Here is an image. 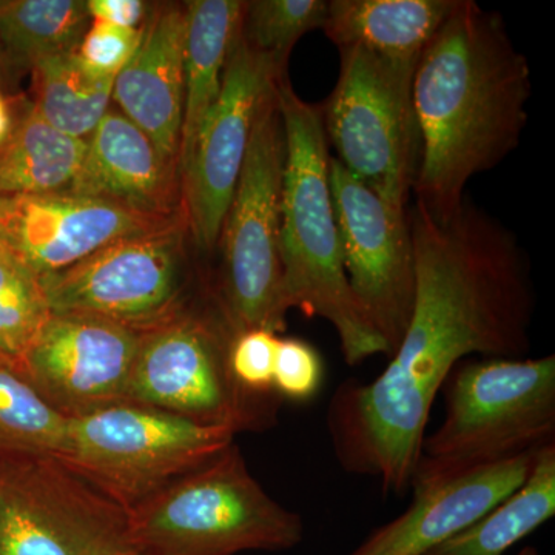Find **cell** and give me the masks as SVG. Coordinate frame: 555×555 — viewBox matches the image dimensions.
<instances>
[{
  "label": "cell",
  "mask_w": 555,
  "mask_h": 555,
  "mask_svg": "<svg viewBox=\"0 0 555 555\" xmlns=\"http://www.w3.org/2000/svg\"><path fill=\"white\" fill-rule=\"evenodd\" d=\"M415 255L411 321L385 371L339 387L328 430L341 465L404 494L437 393L463 358H525L534 292L513 230L473 201L437 219L408 208Z\"/></svg>",
  "instance_id": "obj_1"
},
{
  "label": "cell",
  "mask_w": 555,
  "mask_h": 555,
  "mask_svg": "<svg viewBox=\"0 0 555 555\" xmlns=\"http://www.w3.org/2000/svg\"><path fill=\"white\" fill-rule=\"evenodd\" d=\"M412 94L420 131L412 193L444 221L465 203L467 182L520 144L531 69L499 13L456 0L420 54Z\"/></svg>",
  "instance_id": "obj_2"
},
{
  "label": "cell",
  "mask_w": 555,
  "mask_h": 555,
  "mask_svg": "<svg viewBox=\"0 0 555 555\" xmlns=\"http://www.w3.org/2000/svg\"><path fill=\"white\" fill-rule=\"evenodd\" d=\"M278 104L286 131L280 229L284 309L331 323L349 366L387 356L385 341L361 315L343 268L321 104L301 100L288 78L278 80Z\"/></svg>",
  "instance_id": "obj_3"
},
{
  "label": "cell",
  "mask_w": 555,
  "mask_h": 555,
  "mask_svg": "<svg viewBox=\"0 0 555 555\" xmlns=\"http://www.w3.org/2000/svg\"><path fill=\"white\" fill-rule=\"evenodd\" d=\"M305 521L251 476L235 443L127 511L134 555H235L302 542Z\"/></svg>",
  "instance_id": "obj_4"
},
{
  "label": "cell",
  "mask_w": 555,
  "mask_h": 555,
  "mask_svg": "<svg viewBox=\"0 0 555 555\" xmlns=\"http://www.w3.org/2000/svg\"><path fill=\"white\" fill-rule=\"evenodd\" d=\"M441 390L444 420L423 438L414 476L488 465L555 443L554 356L460 363Z\"/></svg>",
  "instance_id": "obj_5"
},
{
  "label": "cell",
  "mask_w": 555,
  "mask_h": 555,
  "mask_svg": "<svg viewBox=\"0 0 555 555\" xmlns=\"http://www.w3.org/2000/svg\"><path fill=\"white\" fill-rule=\"evenodd\" d=\"M278 80L259 102L235 195L222 222L217 294L233 331L286 327L280 255L281 193L286 131L278 104Z\"/></svg>",
  "instance_id": "obj_6"
},
{
  "label": "cell",
  "mask_w": 555,
  "mask_h": 555,
  "mask_svg": "<svg viewBox=\"0 0 555 555\" xmlns=\"http://www.w3.org/2000/svg\"><path fill=\"white\" fill-rule=\"evenodd\" d=\"M235 337L219 297L211 308L182 309L141 332L127 403L230 427L236 434L268 426L276 409L272 393L248 392L230 369Z\"/></svg>",
  "instance_id": "obj_7"
},
{
  "label": "cell",
  "mask_w": 555,
  "mask_h": 555,
  "mask_svg": "<svg viewBox=\"0 0 555 555\" xmlns=\"http://www.w3.org/2000/svg\"><path fill=\"white\" fill-rule=\"evenodd\" d=\"M339 75L324 104V133L335 159L392 207L408 208L420 166L414 107L416 62L339 49Z\"/></svg>",
  "instance_id": "obj_8"
},
{
  "label": "cell",
  "mask_w": 555,
  "mask_h": 555,
  "mask_svg": "<svg viewBox=\"0 0 555 555\" xmlns=\"http://www.w3.org/2000/svg\"><path fill=\"white\" fill-rule=\"evenodd\" d=\"M235 436L230 427L119 403L68 418L60 460L129 511L206 465Z\"/></svg>",
  "instance_id": "obj_9"
},
{
  "label": "cell",
  "mask_w": 555,
  "mask_h": 555,
  "mask_svg": "<svg viewBox=\"0 0 555 555\" xmlns=\"http://www.w3.org/2000/svg\"><path fill=\"white\" fill-rule=\"evenodd\" d=\"M0 463V555H108L129 550L127 511L53 455Z\"/></svg>",
  "instance_id": "obj_10"
},
{
  "label": "cell",
  "mask_w": 555,
  "mask_h": 555,
  "mask_svg": "<svg viewBox=\"0 0 555 555\" xmlns=\"http://www.w3.org/2000/svg\"><path fill=\"white\" fill-rule=\"evenodd\" d=\"M185 219L102 248L40 278L51 313L104 318L144 332L185 309Z\"/></svg>",
  "instance_id": "obj_11"
},
{
  "label": "cell",
  "mask_w": 555,
  "mask_h": 555,
  "mask_svg": "<svg viewBox=\"0 0 555 555\" xmlns=\"http://www.w3.org/2000/svg\"><path fill=\"white\" fill-rule=\"evenodd\" d=\"M328 182L347 284L390 357L414 309L415 255L408 208L387 204L332 155Z\"/></svg>",
  "instance_id": "obj_12"
},
{
  "label": "cell",
  "mask_w": 555,
  "mask_h": 555,
  "mask_svg": "<svg viewBox=\"0 0 555 555\" xmlns=\"http://www.w3.org/2000/svg\"><path fill=\"white\" fill-rule=\"evenodd\" d=\"M276 79L283 76L268 60L248 49L238 30L230 46L218 100L201 126L181 175L182 210L190 236L201 250L211 251L218 246L259 102Z\"/></svg>",
  "instance_id": "obj_13"
},
{
  "label": "cell",
  "mask_w": 555,
  "mask_h": 555,
  "mask_svg": "<svg viewBox=\"0 0 555 555\" xmlns=\"http://www.w3.org/2000/svg\"><path fill=\"white\" fill-rule=\"evenodd\" d=\"M141 332L104 318L51 313L21 375L67 418L127 403Z\"/></svg>",
  "instance_id": "obj_14"
},
{
  "label": "cell",
  "mask_w": 555,
  "mask_h": 555,
  "mask_svg": "<svg viewBox=\"0 0 555 555\" xmlns=\"http://www.w3.org/2000/svg\"><path fill=\"white\" fill-rule=\"evenodd\" d=\"M185 219L150 217L76 193L2 196L0 241L39 278L78 264L102 248Z\"/></svg>",
  "instance_id": "obj_15"
},
{
  "label": "cell",
  "mask_w": 555,
  "mask_h": 555,
  "mask_svg": "<svg viewBox=\"0 0 555 555\" xmlns=\"http://www.w3.org/2000/svg\"><path fill=\"white\" fill-rule=\"evenodd\" d=\"M540 449L454 473L412 477L411 506L350 555L426 554L513 494L528 477Z\"/></svg>",
  "instance_id": "obj_16"
},
{
  "label": "cell",
  "mask_w": 555,
  "mask_h": 555,
  "mask_svg": "<svg viewBox=\"0 0 555 555\" xmlns=\"http://www.w3.org/2000/svg\"><path fill=\"white\" fill-rule=\"evenodd\" d=\"M185 3H153L133 56L120 69L112 101L179 170L184 113ZM181 177V175H179Z\"/></svg>",
  "instance_id": "obj_17"
},
{
  "label": "cell",
  "mask_w": 555,
  "mask_h": 555,
  "mask_svg": "<svg viewBox=\"0 0 555 555\" xmlns=\"http://www.w3.org/2000/svg\"><path fill=\"white\" fill-rule=\"evenodd\" d=\"M67 192L150 217L184 215L179 170L118 108L109 107L87 139L86 158Z\"/></svg>",
  "instance_id": "obj_18"
},
{
  "label": "cell",
  "mask_w": 555,
  "mask_h": 555,
  "mask_svg": "<svg viewBox=\"0 0 555 555\" xmlns=\"http://www.w3.org/2000/svg\"><path fill=\"white\" fill-rule=\"evenodd\" d=\"M456 0H331L323 31L339 49L418 61Z\"/></svg>",
  "instance_id": "obj_19"
},
{
  "label": "cell",
  "mask_w": 555,
  "mask_h": 555,
  "mask_svg": "<svg viewBox=\"0 0 555 555\" xmlns=\"http://www.w3.org/2000/svg\"><path fill=\"white\" fill-rule=\"evenodd\" d=\"M240 0H192L185 3L184 113H182L179 175L188 167L204 119L218 100L230 46L240 30Z\"/></svg>",
  "instance_id": "obj_20"
},
{
  "label": "cell",
  "mask_w": 555,
  "mask_h": 555,
  "mask_svg": "<svg viewBox=\"0 0 555 555\" xmlns=\"http://www.w3.org/2000/svg\"><path fill=\"white\" fill-rule=\"evenodd\" d=\"M86 152L87 139L54 129L28 104L0 145V196L67 192Z\"/></svg>",
  "instance_id": "obj_21"
},
{
  "label": "cell",
  "mask_w": 555,
  "mask_h": 555,
  "mask_svg": "<svg viewBox=\"0 0 555 555\" xmlns=\"http://www.w3.org/2000/svg\"><path fill=\"white\" fill-rule=\"evenodd\" d=\"M555 514V443L537 452L524 483L465 531L423 555H503Z\"/></svg>",
  "instance_id": "obj_22"
},
{
  "label": "cell",
  "mask_w": 555,
  "mask_h": 555,
  "mask_svg": "<svg viewBox=\"0 0 555 555\" xmlns=\"http://www.w3.org/2000/svg\"><path fill=\"white\" fill-rule=\"evenodd\" d=\"M90 22L83 0H0V51L31 69L75 53Z\"/></svg>",
  "instance_id": "obj_23"
},
{
  "label": "cell",
  "mask_w": 555,
  "mask_h": 555,
  "mask_svg": "<svg viewBox=\"0 0 555 555\" xmlns=\"http://www.w3.org/2000/svg\"><path fill=\"white\" fill-rule=\"evenodd\" d=\"M31 72L33 107L62 133L89 139L112 104L115 79L91 72L76 51L40 61Z\"/></svg>",
  "instance_id": "obj_24"
},
{
  "label": "cell",
  "mask_w": 555,
  "mask_h": 555,
  "mask_svg": "<svg viewBox=\"0 0 555 555\" xmlns=\"http://www.w3.org/2000/svg\"><path fill=\"white\" fill-rule=\"evenodd\" d=\"M67 425V416L51 408L20 372L0 361V452L61 459Z\"/></svg>",
  "instance_id": "obj_25"
},
{
  "label": "cell",
  "mask_w": 555,
  "mask_h": 555,
  "mask_svg": "<svg viewBox=\"0 0 555 555\" xmlns=\"http://www.w3.org/2000/svg\"><path fill=\"white\" fill-rule=\"evenodd\" d=\"M50 315L40 278L0 241V361L21 374Z\"/></svg>",
  "instance_id": "obj_26"
},
{
  "label": "cell",
  "mask_w": 555,
  "mask_h": 555,
  "mask_svg": "<svg viewBox=\"0 0 555 555\" xmlns=\"http://www.w3.org/2000/svg\"><path fill=\"white\" fill-rule=\"evenodd\" d=\"M326 14L324 0H254L244 3L240 35L284 78L292 50L309 31L323 30Z\"/></svg>",
  "instance_id": "obj_27"
},
{
  "label": "cell",
  "mask_w": 555,
  "mask_h": 555,
  "mask_svg": "<svg viewBox=\"0 0 555 555\" xmlns=\"http://www.w3.org/2000/svg\"><path fill=\"white\" fill-rule=\"evenodd\" d=\"M324 366L315 347L305 339L280 338L273 392L292 401H309L323 385Z\"/></svg>",
  "instance_id": "obj_28"
},
{
  "label": "cell",
  "mask_w": 555,
  "mask_h": 555,
  "mask_svg": "<svg viewBox=\"0 0 555 555\" xmlns=\"http://www.w3.org/2000/svg\"><path fill=\"white\" fill-rule=\"evenodd\" d=\"M280 338L266 328L241 332L230 349L233 377L251 393L273 392V375Z\"/></svg>",
  "instance_id": "obj_29"
},
{
  "label": "cell",
  "mask_w": 555,
  "mask_h": 555,
  "mask_svg": "<svg viewBox=\"0 0 555 555\" xmlns=\"http://www.w3.org/2000/svg\"><path fill=\"white\" fill-rule=\"evenodd\" d=\"M139 39L141 28H122L104 21H91L76 53L91 72L116 79L138 49Z\"/></svg>",
  "instance_id": "obj_30"
},
{
  "label": "cell",
  "mask_w": 555,
  "mask_h": 555,
  "mask_svg": "<svg viewBox=\"0 0 555 555\" xmlns=\"http://www.w3.org/2000/svg\"><path fill=\"white\" fill-rule=\"evenodd\" d=\"M91 21H104L122 28H141L149 3L142 0H87Z\"/></svg>",
  "instance_id": "obj_31"
},
{
  "label": "cell",
  "mask_w": 555,
  "mask_h": 555,
  "mask_svg": "<svg viewBox=\"0 0 555 555\" xmlns=\"http://www.w3.org/2000/svg\"><path fill=\"white\" fill-rule=\"evenodd\" d=\"M11 126H13V119H11L9 104L0 93V145L9 138Z\"/></svg>",
  "instance_id": "obj_32"
},
{
  "label": "cell",
  "mask_w": 555,
  "mask_h": 555,
  "mask_svg": "<svg viewBox=\"0 0 555 555\" xmlns=\"http://www.w3.org/2000/svg\"><path fill=\"white\" fill-rule=\"evenodd\" d=\"M517 555H540L539 551L535 550V547L532 546H526L525 550H521L520 553Z\"/></svg>",
  "instance_id": "obj_33"
},
{
  "label": "cell",
  "mask_w": 555,
  "mask_h": 555,
  "mask_svg": "<svg viewBox=\"0 0 555 555\" xmlns=\"http://www.w3.org/2000/svg\"><path fill=\"white\" fill-rule=\"evenodd\" d=\"M108 555H134V554L131 553V551H129V550H124V551H118V553H113V554H108Z\"/></svg>",
  "instance_id": "obj_34"
},
{
  "label": "cell",
  "mask_w": 555,
  "mask_h": 555,
  "mask_svg": "<svg viewBox=\"0 0 555 555\" xmlns=\"http://www.w3.org/2000/svg\"><path fill=\"white\" fill-rule=\"evenodd\" d=\"M0 79H2V51H0Z\"/></svg>",
  "instance_id": "obj_35"
},
{
  "label": "cell",
  "mask_w": 555,
  "mask_h": 555,
  "mask_svg": "<svg viewBox=\"0 0 555 555\" xmlns=\"http://www.w3.org/2000/svg\"><path fill=\"white\" fill-rule=\"evenodd\" d=\"M0 201H2V196H0Z\"/></svg>",
  "instance_id": "obj_36"
}]
</instances>
